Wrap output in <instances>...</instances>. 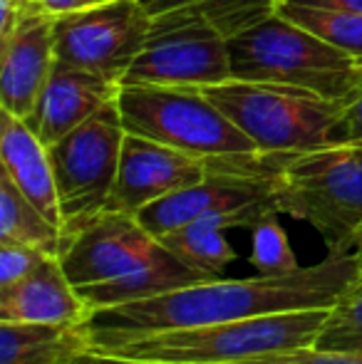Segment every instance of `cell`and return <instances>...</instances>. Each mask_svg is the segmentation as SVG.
I'll return each mask as SVG.
<instances>
[{"mask_svg":"<svg viewBox=\"0 0 362 364\" xmlns=\"http://www.w3.org/2000/svg\"><path fill=\"white\" fill-rule=\"evenodd\" d=\"M216 171V159L193 156L139 134H124L119 171L105 211L137 216L159 198L203 181Z\"/></svg>","mask_w":362,"mask_h":364,"instance_id":"cell-11","label":"cell"},{"mask_svg":"<svg viewBox=\"0 0 362 364\" xmlns=\"http://www.w3.org/2000/svg\"><path fill=\"white\" fill-rule=\"evenodd\" d=\"M53 13L23 20L0 40V109L28 119L55 68Z\"/></svg>","mask_w":362,"mask_h":364,"instance_id":"cell-13","label":"cell"},{"mask_svg":"<svg viewBox=\"0 0 362 364\" xmlns=\"http://www.w3.org/2000/svg\"><path fill=\"white\" fill-rule=\"evenodd\" d=\"M360 275L355 253H328L318 265L280 275L201 280L147 300L95 310L85 322L90 350L102 352L166 330L221 325L295 310H330Z\"/></svg>","mask_w":362,"mask_h":364,"instance_id":"cell-1","label":"cell"},{"mask_svg":"<svg viewBox=\"0 0 362 364\" xmlns=\"http://www.w3.org/2000/svg\"><path fill=\"white\" fill-rule=\"evenodd\" d=\"M0 171L8 173L10 181L28 196V201L63 228V211L48 146L23 117H15L5 109H0Z\"/></svg>","mask_w":362,"mask_h":364,"instance_id":"cell-15","label":"cell"},{"mask_svg":"<svg viewBox=\"0 0 362 364\" xmlns=\"http://www.w3.org/2000/svg\"><path fill=\"white\" fill-rule=\"evenodd\" d=\"M119 82L92 70L73 68L55 60V68L38 97L28 124L45 146L87 122L92 114L117 100Z\"/></svg>","mask_w":362,"mask_h":364,"instance_id":"cell-12","label":"cell"},{"mask_svg":"<svg viewBox=\"0 0 362 364\" xmlns=\"http://www.w3.org/2000/svg\"><path fill=\"white\" fill-rule=\"evenodd\" d=\"M60 263L90 312L211 280L176 258L139 218L119 211H102L82 225Z\"/></svg>","mask_w":362,"mask_h":364,"instance_id":"cell-2","label":"cell"},{"mask_svg":"<svg viewBox=\"0 0 362 364\" xmlns=\"http://www.w3.org/2000/svg\"><path fill=\"white\" fill-rule=\"evenodd\" d=\"M117 109L124 132L193 156H236L256 144L196 87L119 85Z\"/></svg>","mask_w":362,"mask_h":364,"instance_id":"cell-7","label":"cell"},{"mask_svg":"<svg viewBox=\"0 0 362 364\" xmlns=\"http://www.w3.org/2000/svg\"><path fill=\"white\" fill-rule=\"evenodd\" d=\"M231 77L278 82L343 100L362 77V60L273 13L228 38Z\"/></svg>","mask_w":362,"mask_h":364,"instance_id":"cell-4","label":"cell"},{"mask_svg":"<svg viewBox=\"0 0 362 364\" xmlns=\"http://www.w3.org/2000/svg\"><path fill=\"white\" fill-rule=\"evenodd\" d=\"M328 144L362 146V77L343 100H338V117L330 127Z\"/></svg>","mask_w":362,"mask_h":364,"instance_id":"cell-23","label":"cell"},{"mask_svg":"<svg viewBox=\"0 0 362 364\" xmlns=\"http://www.w3.org/2000/svg\"><path fill=\"white\" fill-rule=\"evenodd\" d=\"M196 90H201L263 154L328 144L330 127L338 117V100L295 85L231 77Z\"/></svg>","mask_w":362,"mask_h":364,"instance_id":"cell-6","label":"cell"},{"mask_svg":"<svg viewBox=\"0 0 362 364\" xmlns=\"http://www.w3.org/2000/svg\"><path fill=\"white\" fill-rule=\"evenodd\" d=\"M151 23L206 20L223 38L261 23L275 13L278 0H139Z\"/></svg>","mask_w":362,"mask_h":364,"instance_id":"cell-18","label":"cell"},{"mask_svg":"<svg viewBox=\"0 0 362 364\" xmlns=\"http://www.w3.org/2000/svg\"><path fill=\"white\" fill-rule=\"evenodd\" d=\"M95 3H102V0H87V5H95Z\"/></svg>","mask_w":362,"mask_h":364,"instance_id":"cell-31","label":"cell"},{"mask_svg":"<svg viewBox=\"0 0 362 364\" xmlns=\"http://www.w3.org/2000/svg\"><path fill=\"white\" fill-rule=\"evenodd\" d=\"M330 310H295L221 325L166 330L124 342L105 355L166 364H226L315 345Z\"/></svg>","mask_w":362,"mask_h":364,"instance_id":"cell-5","label":"cell"},{"mask_svg":"<svg viewBox=\"0 0 362 364\" xmlns=\"http://www.w3.org/2000/svg\"><path fill=\"white\" fill-rule=\"evenodd\" d=\"M151 18L139 0H102L55 15V60L119 82L149 38Z\"/></svg>","mask_w":362,"mask_h":364,"instance_id":"cell-9","label":"cell"},{"mask_svg":"<svg viewBox=\"0 0 362 364\" xmlns=\"http://www.w3.org/2000/svg\"><path fill=\"white\" fill-rule=\"evenodd\" d=\"M315 347L362 357V273L330 307Z\"/></svg>","mask_w":362,"mask_h":364,"instance_id":"cell-21","label":"cell"},{"mask_svg":"<svg viewBox=\"0 0 362 364\" xmlns=\"http://www.w3.org/2000/svg\"><path fill=\"white\" fill-rule=\"evenodd\" d=\"M124 134L115 100L48 146L63 211L65 240L100 216L110 203Z\"/></svg>","mask_w":362,"mask_h":364,"instance_id":"cell-8","label":"cell"},{"mask_svg":"<svg viewBox=\"0 0 362 364\" xmlns=\"http://www.w3.org/2000/svg\"><path fill=\"white\" fill-rule=\"evenodd\" d=\"M90 315L60 258H48L23 280L0 288V322L85 325Z\"/></svg>","mask_w":362,"mask_h":364,"instance_id":"cell-14","label":"cell"},{"mask_svg":"<svg viewBox=\"0 0 362 364\" xmlns=\"http://www.w3.org/2000/svg\"><path fill=\"white\" fill-rule=\"evenodd\" d=\"M40 13H48L43 0H0V40L10 38L23 20Z\"/></svg>","mask_w":362,"mask_h":364,"instance_id":"cell-26","label":"cell"},{"mask_svg":"<svg viewBox=\"0 0 362 364\" xmlns=\"http://www.w3.org/2000/svg\"><path fill=\"white\" fill-rule=\"evenodd\" d=\"M43 5L48 8V13L63 15V13H70V10L85 8V5H87V0H43Z\"/></svg>","mask_w":362,"mask_h":364,"instance_id":"cell-29","label":"cell"},{"mask_svg":"<svg viewBox=\"0 0 362 364\" xmlns=\"http://www.w3.org/2000/svg\"><path fill=\"white\" fill-rule=\"evenodd\" d=\"M251 265L258 275H280L300 268L278 216L258 220L251 228Z\"/></svg>","mask_w":362,"mask_h":364,"instance_id":"cell-22","label":"cell"},{"mask_svg":"<svg viewBox=\"0 0 362 364\" xmlns=\"http://www.w3.org/2000/svg\"><path fill=\"white\" fill-rule=\"evenodd\" d=\"M280 213L310 223L328 253H353L362 228V146L323 144L258 154Z\"/></svg>","mask_w":362,"mask_h":364,"instance_id":"cell-3","label":"cell"},{"mask_svg":"<svg viewBox=\"0 0 362 364\" xmlns=\"http://www.w3.org/2000/svg\"><path fill=\"white\" fill-rule=\"evenodd\" d=\"M353 253L358 255V260H360V273H362V228L358 230V238H355V248H353Z\"/></svg>","mask_w":362,"mask_h":364,"instance_id":"cell-30","label":"cell"},{"mask_svg":"<svg viewBox=\"0 0 362 364\" xmlns=\"http://www.w3.org/2000/svg\"><path fill=\"white\" fill-rule=\"evenodd\" d=\"M290 3H305V5H323V8H343L362 13V0H290Z\"/></svg>","mask_w":362,"mask_h":364,"instance_id":"cell-28","label":"cell"},{"mask_svg":"<svg viewBox=\"0 0 362 364\" xmlns=\"http://www.w3.org/2000/svg\"><path fill=\"white\" fill-rule=\"evenodd\" d=\"M268 216H280L275 201L253 203V206L238 208V211L208 213V216L181 225L179 230L161 235L159 240L186 265H191V268L206 273L211 280H216L223 278L226 265L236 260V250L228 243L226 230L236 228V225L238 228H253L258 220Z\"/></svg>","mask_w":362,"mask_h":364,"instance_id":"cell-16","label":"cell"},{"mask_svg":"<svg viewBox=\"0 0 362 364\" xmlns=\"http://www.w3.org/2000/svg\"><path fill=\"white\" fill-rule=\"evenodd\" d=\"M0 240L23 243L60 258L65 250V233L60 225L45 216L23 191L0 171Z\"/></svg>","mask_w":362,"mask_h":364,"instance_id":"cell-19","label":"cell"},{"mask_svg":"<svg viewBox=\"0 0 362 364\" xmlns=\"http://www.w3.org/2000/svg\"><path fill=\"white\" fill-rule=\"evenodd\" d=\"M73 364H166V362H147V360H129V357L105 355V352L85 350Z\"/></svg>","mask_w":362,"mask_h":364,"instance_id":"cell-27","label":"cell"},{"mask_svg":"<svg viewBox=\"0 0 362 364\" xmlns=\"http://www.w3.org/2000/svg\"><path fill=\"white\" fill-rule=\"evenodd\" d=\"M226 364H362V357L318 350L315 345H310V347H295V350L271 352V355L248 357V360L226 362Z\"/></svg>","mask_w":362,"mask_h":364,"instance_id":"cell-25","label":"cell"},{"mask_svg":"<svg viewBox=\"0 0 362 364\" xmlns=\"http://www.w3.org/2000/svg\"><path fill=\"white\" fill-rule=\"evenodd\" d=\"M53 255L23 243H5L0 240V288L13 285L30 275L40 263H45Z\"/></svg>","mask_w":362,"mask_h":364,"instance_id":"cell-24","label":"cell"},{"mask_svg":"<svg viewBox=\"0 0 362 364\" xmlns=\"http://www.w3.org/2000/svg\"><path fill=\"white\" fill-rule=\"evenodd\" d=\"M85 350V325L0 322V364H73Z\"/></svg>","mask_w":362,"mask_h":364,"instance_id":"cell-17","label":"cell"},{"mask_svg":"<svg viewBox=\"0 0 362 364\" xmlns=\"http://www.w3.org/2000/svg\"><path fill=\"white\" fill-rule=\"evenodd\" d=\"M275 13L283 15L290 23L300 25V28L310 30L333 48L362 60V13L343 8H323V5L290 3V0H278Z\"/></svg>","mask_w":362,"mask_h":364,"instance_id":"cell-20","label":"cell"},{"mask_svg":"<svg viewBox=\"0 0 362 364\" xmlns=\"http://www.w3.org/2000/svg\"><path fill=\"white\" fill-rule=\"evenodd\" d=\"M231 80L228 38L206 20L151 23L149 38L119 85L203 87Z\"/></svg>","mask_w":362,"mask_h":364,"instance_id":"cell-10","label":"cell"}]
</instances>
